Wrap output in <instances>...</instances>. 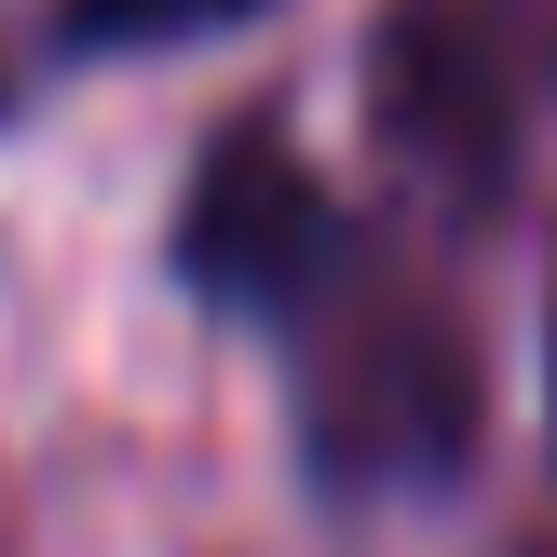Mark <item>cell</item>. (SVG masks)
I'll use <instances>...</instances> for the list:
<instances>
[{"label":"cell","mask_w":557,"mask_h":557,"mask_svg":"<svg viewBox=\"0 0 557 557\" xmlns=\"http://www.w3.org/2000/svg\"><path fill=\"white\" fill-rule=\"evenodd\" d=\"M163 286L272 368L313 504H449L490 462V341L462 286L299 150L286 109H232L190 136Z\"/></svg>","instance_id":"6da1fadb"},{"label":"cell","mask_w":557,"mask_h":557,"mask_svg":"<svg viewBox=\"0 0 557 557\" xmlns=\"http://www.w3.org/2000/svg\"><path fill=\"white\" fill-rule=\"evenodd\" d=\"M368 123L408 163V190L490 205L517 163V54L490 0H381L368 27Z\"/></svg>","instance_id":"7a4b0ae2"},{"label":"cell","mask_w":557,"mask_h":557,"mask_svg":"<svg viewBox=\"0 0 557 557\" xmlns=\"http://www.w3.org/2000/svg\"><path fill=\"white\" fill-rule=\"evenodd\" d=\"M286 0H41V54L54 69H150V54H205L272 27Z\"/></svg>","instance_id":"3957f363"},{"label":"cell","mask_w":557,"mask_h":557,"mask_svg":"<svg viewBox=\"0 0 557 557\" xmlns=\"http://www.w3.org/2000/svg\"><path fill=\"white\" fill-rule=\"evenodd\" d=\"M14 109H27V69H14V54H0V123H14Z\"/></svg>","instance_id":"277c9868"}]
</instances>
